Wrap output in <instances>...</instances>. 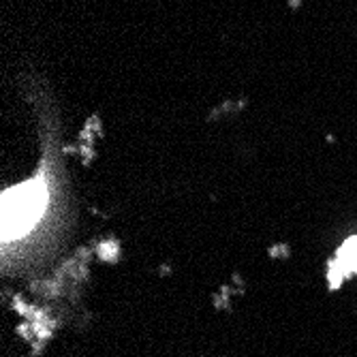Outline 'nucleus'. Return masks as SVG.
<instances>
[{
    "instance_id": "f257e3e1",
    "label": "nucleus",
    "mask_w": 357,
    "mask_h": 357,
    "mask_svg": "<svg viewBox=\"0 0 357 357\" xmlns=\"http://www.w3.org/2000/svg\"><path fill=\"white\" fill-rule=\"evenodd\" d=\"M47 208L43 178L28 180L3 192V240H17L37 225Z\"/></svg>"
},
{
    "instance_id": "f03ea898",
    "label": "nucleus",
    "mask_w": 357,
    "mask_h": 357,
    "mask_svg": "<svg viewBox=\"0 0 357 357\" xmlns=\"http://www.w3.org/2000/svg\"><path fill=\"white\" fill-rule=\"evenodd\" d=\"M336 266L342 270V274H351V272H357V236L355 238H349L340 252H338V261Z\"/></svg>"
}]
</instances>
